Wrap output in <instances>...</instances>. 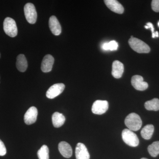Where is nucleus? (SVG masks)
I'll use <instances>...</instances> for the list:
<instances>
[{"mask_svg":"<svg viewBox=\"0 0 159 159\" xmlns=\"http://www.w3.org/2000/svg\"><path fill=\"white\" fill-rule=\"evenodd\" d=\"M104 2L109 9L114 12L118 14H122L124 12V8L118 1L116 0H105Z\"/></svg>","mask_w":159,"mask_h":159,"instance_id":"obj_12","label":"nucleus"},{"mask_svg":"<svg viewBox=\"0 0 159 159\" xmlns=\"http://www.w3.org/2000/svg\"><path fill=\"white\" fill-rule=\"evenodd\" d=\"M76 159H90V155L84 144L78 143L75 149Z\"/></svg>","mask_w":159,"mask_h":159,"instance_id":"obj_10","label":"nucleus"},{"mask_svg":"<svg viewBox=\"0 0 159 159\" xmlns=\"http://www.w3.org/2000/svg\"><path fill=\"white\" fill-rule=\"evenodd\" d=\"M118 43L115 40H112L108 43H104L102 46V48L104 51H116L118 50Z\"/></svg>","mask_w":159,"mask_h":159,"instance_id":"obj_22","label":"nucleus"},{"mask_svg":"<svg viewBox=\"0 0 159 159\" xmlns=\"http://www.w3.org/2000/svg\"><path fill=\"white\" fill-rule=\"evenodd\" d=\"M152 8L155 12H159V0H153L152 2Z\"/></svg>","mask_w":159,"mask_h":159,"instance_id":"obj_23","label":"nucleus"},{"mask_svg":"<svg viewBox=\"0 0 159 159\" xmlns=\"http://www.w3.org/2000/svg\"><path fill=\"white\" fill-rule=\"evenodd\" d=\"M154 127L152 124L145 125L141 131V135L145 140H149L153 134Z\"/></svg>","mask_w":159,"mask_h":159,"instance_id":"obj_18","label":"nucleus"},{"mask_svg":"<svg viewBox=\"0 0 159 159\" xmlns=\"http://www.w3.org/2000/svg\"><path fill=\"white\" fill-rule=\"evenodd\" d=\"M122 136L123 142L129 146L135 147L139 145V138L132 131L128 129H125L122 131Z\"/></svg>","mask_w":159,"mask_h":159,"instance_id":"obj_3","label":"nucleus"},{"mask_svg":"<svg viewBox=\"0 0 159 159\" xmlns=\"http://www.w3.org/2000/svg\"><path fill=\"white\" fill-rule=\"evenodd\" d=\"M52 120L54 127L59 128L64 124L66 118L62 114L55 112L52 115Z\"/></svg>","mask_w":159,"mask_h":159,"instance_id":"obj_16","label":"nucleus"},{"mask_svg":"<svg viewBox=\"0 0 159 159\" xmlns=\"http://www.w3.org/2000/svg\"><path fill=\"white\" fill-rule=\"evenodd\" d=\"M155 37H159V33L157 31H156V32H155Z\"/></svg>","mask_w":159,"mask_h":159,"instance_id":"obj_26","label":"nucleus"},{"mask_svg":"<svg viewBox=\"0 0 159 159\" xmlns=\"http://www.w3.org/2000/svg\"><path fill=\"white\" fill-rule=\"evenodd\" d=\"M145 28L146 29H151L152 32V37L153 38H154L155 37V33L154 32V29L153 25H152L151 23H147V25H146V26H145Z\"/></svg>","mask_w":159,"mask_h":159,"instance_id":"obj_25","label":"nucleus"},{"mask_svg":"<svg viewBox=\"0 0 159 159\" xmlns=\"http://www.w3.org/2000/svg\"><path fill=\"white\" fill-rule=\"evenodd\" d=\"M124 65L122 62L119 61H115L112 64V75L117 79L121 78L124 72Z\"/></svg>","mask_w":159,"mask_h":159,"instance_id":"obj_14","label":"nucleus"},{"mask_svg":"<svg viewBox=\"0 0 159 159\" xmlns=\"http://www.w3.org/2000/svg\"><path fill=\"white\" fill-rule=\"evenodd\" d=\"M148 150L149 154L153 157L159 154V141L153 142L148 146Z\"/></svg>","mask_w":159,"mask_h":159,"instance_id":"obj_20","label":"nucleus"},{"mask_svg":"<svg viewBox=\"0 0 159 159\" xmlns=\"http://www.w3.org/2000/svg\"><path fill=\"white\" fill-rule=\"evenodd\" d=\"M28 62L24 54H20L16 58V66L21 72H25L28 68Z\"/></svg>","mask_w":159,"mask_h":159,"instance_id":"obj_17","label":"nucleus"},{"mask_svg":"<svg viewBox=\"0 0 159 159\" xmlns=\"http://www.w3.org/2000/svg\"><path fill=\"white\" fill-rule=\"evenodd\" d=\"M145 107L148 111L159 110V99L157 98H154L152 100L146 101L145 103Z\"/></svg>","mask_w":159,"mask_h":159,"instance_id":"obj_19","label":"nucleus"},{"mask_svg":"<svg viewBox=\"0 0 159 159\" xmlns=\"http://www.w3.org/2000/svg\"><path fill=\"white\" fill-rule=\"evenodd\" d=\"M24 12L28 22L31 24H34L36 22L37 13L33 4L31 3H27L24 7Z\"/></svg>","mask_w":159,"mask_h":159,"instance_id":"obj_5","label":"nucleus"},{"mask_svg":"<svg viewBox=\"0 0 159 159\" xmlns=\"http://www.w3.org/2000/svg\"><path fill=\"white\" fill-rule=\"evenodd\" d=\"M108 107V102L106 100H97L93 104L92 111L93 113L101 115L105 113Z\"/></svg>","mask_w":159,"mask_h":159,"instance_id":"obj_6","label":"nucleus"},{"mask_svg":"<svg viewBox=\"0 0 159 159\" xmlns=\"http://www.w3.org/2000/svg\"><path fill=\"white\" fill-rule=\"evenodd\" d=\"M158 25L159 27V21L158 22Z\"/></svg>","mask_w":159,"mask_h":159,"instance_id":"obj_28","label":"nucleus"},{"mask_svg":"<svg viewBox=\"0 0 159 159\" xmlns=\"http://www.w3.org/2000/svg\"><path fill=\"white\" fill-rule=\"evenodd\" d=\"M58 149L61 155L64 157L69 158L72 156L73 150L70 145L67 142H61L58 145Z\"/></svg>","mask_w":159,"mask_h":159,"instance_id":"obj_15","label":"nucleus"},{"mask_svg":"<svg viewBox=\"0 0 159 159\" xmlns=\"http://www.w3.org/2000/svg\"><path fill=\"white\" fill-rule=\"evenodd\" d=\"M7 152L6 146L2 141L0 139V156H3Z\"/></svg>","mask_w":159,"mask_h":159,"instance_id":"obj_24","label":"nucleus"},{"mask_svg":"<svg viewBox=\"0 0 159 159\" xmlns=\"http://www.w3.org/2000/svg\"><path fill=\"white\" fill-rule=\"evenodd\" d=\"M0 57H1V54H0Z\"/></svg>","mask_w":159,"mask_h":159,"instance_id":"obj_29","label":"nucleus"},{"mask_svg":"<svg viewBox=\"0 0 159 159\" xmlns=\"http://www.w3.org/2000/svg\"><path fill=\"white\" fill-rule=\"evenodd\" d=\"M3 29L6 34L11 37L17 35L18 30L15 21L10 17H6L3 23Z\"/></svg>","mask_w":159,"mask_h":159,"instance_id":"obj_4","label":"nucleus"},{"mask_svg":"<svg viewBox=\"0 0 159 159\" xmlns=\"http://www.w3.org/2000/svg\"><path fill=\"white\" fill-rule=\"evenodd\" d=\"M49 25L51 32L54 35H58L61 33V26L56 16H51L49 19Z\"/></svg>","mask_w":159,"mask_h":159,"instance_id":"obj_13","label":"nucleus"},{"mask_svg":"<svg viewBox=\"0 0 159 159\" xmlns=\"http://www.w3.org/2000/svg\"><path fill=\"white\" fill-rule=\"evenodd\" d=\"M65 85L63 83L55 84L47 91L46 96L49 99H54L60 95L64 90Z\"/></svg>","mask_w":159,"mask_h":159,"instance_id":"obj_7","label":"nucleus"},{"mask_svg":"<svg viewBox=\"0 0 159 159\" xmlns=\"http://www.w3.org/2000/svg\"><path fill=\"white\" fill-rule=\"evenodd\" d=\"M125 124L130 130L138 131L142 127V120L138 114L131 113L125 118Z\"/></svg>","mask_w":159,"mask_h":159,"instance_id":"obj_1","label":"nucleus"},{"mask_svg":"<svg viewBox=\"0 0 159 159\" xmlns=\"http://www.w3.org/2000/svg\"><path fill=\"white\" fill-rule=\"evenodd\" d=\"M141 159H148L146 158H142Z\"/></svg>","mask_w":159,"mask_h":159,"instance_id":"obj_27","label":"nucleus"},{"mask_svg":"<svg viewBox=\"0 0 159 159\" xmlns=\"http://www.w3.org/2000/svg\"><path fill=\"white\" fill-rule=\"evenodd\" d=\"M38 116L37 109L31 107L28 109L24 116V121L27 125H31L36 122Z\"/></svg>","mask_w":159,"mask_h":159,"instance_id":"obj_9","label":"nucleus"},{"mask_svg":"<svg viewBox=\"0 0 159 159\" xmlns=\"http://www.w3.org/2000/svg\"><path fill=\"white\" fill-rule=\"evenodd\" d=\"M131 84L137 90L144 91L148 88L147 82L144 81L143 77L140 75H134L131 79Z\"/></svg>","mask_w":159,"mask_h":159,"instance_id":"obj_8","label":"nucleus"},{"mask_svg":"<svg viewBox=\"0 0 159 159\" xmlns=\"http://www.w3.org/2000/svg\"><path fill=\"white\" fill-rule=\"evenodd\" d=\"M129 44L132 49L139 53H148L150 52L149 46L139 39L132 36L129 40Z\"/></svg>","mask_w":159,"mask_h":159,"instance_id":"obj_2","label":"nucleus"},{"mask_svg":"<svg viewBox=\"0 0 159 159\" xmlns=\"http://www.w3.org/2000/svg\"><path fill=\"white\" fill-rule=\"evenodd\" d=\"M54 61V57L51 54H47L43 58L41 63L42 71L44 73L51 72Z\"/></svg>","mask_w":159,"mask_h":159,"instance_id":"obj_11","label":"nucleus"},{"mask_svg":"<svg viewBox=\"0 0 159 159\" xmlns=\"http://www.w3.org/2000/svg\"><path fill=\"white\" fill-rule=\"evenodd\" d=\"M38 157L39 159H49L48 147L46 145H43L37 152Z\"/></svg>","mask_w":159,"mask_h":159,"instance_id":"obj_21","label":"nucleus"}]
</instances>
